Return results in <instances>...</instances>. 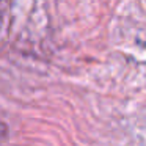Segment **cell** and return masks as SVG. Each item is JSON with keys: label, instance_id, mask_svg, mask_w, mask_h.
<instances>
[{"label": "cell", "instance_id": "obj_1", "mask_svg": "<svg viewBox=\"0 0 146 146\" xmlns=\"http://www.w3.org/2000/svg\"><path fill=\"white\" fill-rule=\"evenodd\" d=\"M5 135V126H3V123L0 121V140H2V137Z\"/></svg>", "mask_w": 146, "mask_h": 146}]
</instances>
